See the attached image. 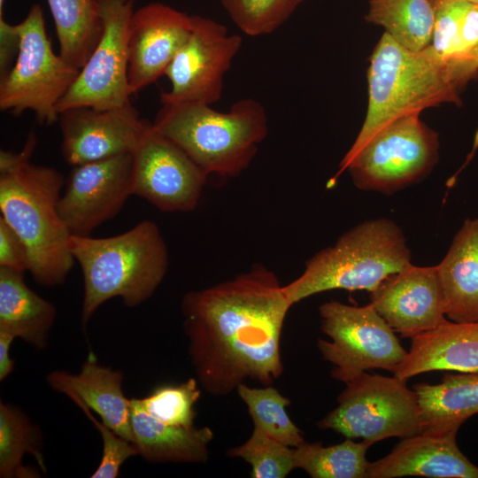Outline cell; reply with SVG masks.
I'll return each instance as SVG.
<instances>
[{
  "instance_id": "6da1fadb",
  "label": "cell",
  "mask_w": 478,
  "mask_h": 478,
  "mask_svg": "<svg viewBox=\"0 0 478 478\" xmlns=\"http://www.w3.org/2000/svg\"><path fill=\"white\" fill-rule=\"evenodd\" d=\"M291 306L277 275L259 263L188 292L181 303L183 330L203 389L226 397L248 379L267 386L281 376V337Z\"/></svg>"
},
{
  "instance_id": "7a4b0ae2",
  "label": "cell",
  "mask_w": 478,
  "mask_h": 478,
  "mask_svg": "<svg viewBox=\"0 0 478 478\" xmlns=\"http://www.w3.org/2000/svg\"><path fill=\"white\" fill-rule=\"evenodd\" d=\"M36 143L30 132L19 151H0V211L27 249L34 280L57 286L65 282L75 262L72 235L58 211L66 181L55 168L30 161Z\"/></svg>"
},
{
  "instance_id": "3957f363",
  "label": "cell",
  "mask_w": 478,
  "mask_h": 478,
  "mask_svg": "<svg viewBox=\"0 0 478 478\" xmlns=\"http://www.w3.org/2000/svg\"><path fill=\"white\" fill-rule=\"evenodd\" d=\"M477 75L470 62L443 60L431 45L410 50L383 33L369 59L366 118L350 150L395 120L442 104L459 105L463 89Z\"/></svg>"
},
{
  "instance_id": "277c9868",
  "label": "cell",
  "mask_w": 478,
  "mask_h": 478,
  "mask_svg": "<svg viewBox=\"0 0 478 478\" xmlns=\"http://www.w3.org/2000/svg\"><path fill=\"white\" fill-rule=\"evenodd\" d=\"M71 251L81 267L83 326L106 301L120 297L128 307L149 299L165 278L169 253L158 225L143 220L109 237L72 235Z\"/></svg>"
},
{
  "instance_id": "5b68a950",
  "label": "cell",
  "mask_w": 478,
  "mask_h": 478,
  "mask_svg": "<svg viewBox=\"0 0 478 478\" xmlns=\"http://www.w3.org/2000/svg\"><path fill=\"white\" fill-rule=\"evenodd\" d=\"M152 124L207 176L240 175L268 133L266 112L253 98L235 102L226 112L204 104H161Z\"/></svg>"
},
{
  "instance_id": "8992f818",
  "label": "cell",
  "mask_w": 478,
  "mask_h": 478,
  "mask_svg": "<svg viewBox=\"0 0 478 478\" xmlns=\"http://www.w3.org/2000/svg\"><path fill=\"white\" fill-rule=\"evenodd\" d=\"M410 263L411 251L402 229L387 218L369 220L314 254L303 273L284 285V291L291 305L334 289L372 292Z\"/></svg>"
},
{
  "instance_id": "52a82bcc",
  "label": "cell",
  "mask_w": 478,
  "mask_h": 478,
  "mask_svg": "<svg viewBox=\"0 0 478 478\" xmlns=\"http://www.w3.org/2000/svg\"><path fill=\"white\" fill-rule=\"evenodd\" d=\"M419 115L395 120L349 150L339 173L348 171L358 189L385 195L422 181L438 162L439 136Z\"/></svg>"
},
{
  "instance_id": "ba28073f",
  "label": "cell",
  "mask_w": 478,
  "mask_h": 478,
  "mask_svg": "<svg viewBox=\"0 0 478 478\" xmlns=\"http://www.w3.org/2000/svg\"><path fill=\"white\" fill-rule=\"evenodd\" d=\"M16 27L19 48L13 66L0 78V109L15 116L31 111L39 123L51 125L80 69L52 50L39 4Z\"/></svg>"
},
{
  "instance_id": "9c48e42d",
  "label": "cell",
  "mask_w": 478,
  "mask_h": 478,
  "mask_svg": "<svg viewBox=\"0 0 478 478\" xmlns=\"http://www.w3.org/2000/svg\"><path fill=\"white\" fill-rule=\"evenodd\" d=\"M337 406L318 422L345 438H361L374 444L405 438L422 430L416 391L397 376L362 372L345 382Z\"/></svg>"
},
{
  "instance_id": "30bf717a",
  "label": "cell",
  "mask_w": 478,
  "mask_h": 478,
  "mask_svg": "<svg viewBox=\"0 0 478 478\" xmlns=\"http://www.w3.org/2000/svg\"><path fill=\"white\" fill-rule=\"evenodd\" d=\"M319 312L321 331L330 341L319 339L317 347L334 366L335 380L345 383L371 369L394 373L405 360L407 351L395 331L370 304L355 306L331 300Z\"/></svg>"
},
{
  "instance_id": "8fae6325",
  "label": "cell",
  "mask_w": 478,
  "mask_h": 478,
  "mask_svg": "<svg viewBox=\"0 0 478 478\" xmlns=\"http://www.w3.org/2000/svg\"><path fill=\"white\" fill-rule=\"evenodd\" d=\"M102 35L58 106L98 110L132 106L128 82L127 30L134 0H102Z\"/></svg>"
},
{
  "instance_id": "7c38bea8",
  "label": "cell",
  "mask_w": 478,
  "mask_h": 478,
  "mask_svg": "<svg viewBox=\"0 0 478 478\" xmlns=\"http://www.w3.org/2000/svg\"><path fill=\"white\" fill-rule=\"evenodd\" d=\"M242 37L222 24L192 16L191 32L165 72L171 88L161 104L196 103L212 105L222 95L224 76L242 47Z\"/></svg>"
},
{
  "instance_id": "4fadbf2b",
  "label": "cell",
  "mask_w": 478,
  "mask_h": 478,
  "mask_svg": "<svg viewBox=\"0 0 478 478\" xmlns=\"http://www.w3.org/2000/svg\"><path fill=\"white\" fill-rule=\"evenodd\" d=\"M132 157V196L166 212H188L197 208L208 176L152 123Z\"/></svg>"
},
{
  "instance_id": "5bb4252c",
  "label": "cell",
  "mask_w": 478,
  "mask_h": 478,
  "mask_svg": "<svg viewBox=\"0 0 478 478\" xmlns=\"http://www.w3.org/2000/svg\"><path fill=\"white\" fill-rule=\"evenodd\" d=\"M132 153L73 166L58 203L72 235L87 236L114 218L131 197Z\"/></svg>"
},
{
  "instance_id": "9a60e30c",
  "label": "cell",
  "mask_w": 478,
  "mask_h": 478,
  "mask_svg": "<svg viewBox=\"0 0 478 478\" xmlns=\"http://www.w3.org/2000/svg\"><path fill=\"white\" fill-rule=\"evenodd\" d=\"M61 151L73 166L132 153L149 121L132 105L98 110L75 107L59 113Z\"/></svg>"
},
{
  "instance_id": "2e32d148",
  "label": "cell",
  "mask_w": 478,
  "mask_h": 478,
  "mask_svg": "<svg viewBox=\"0 0 478 478\" xmlns=\"http://www.w3.org/2000/svg\"><path fill=\"white\" fill-rule=\"evenodd\" d=\"M369 304L405 338L412 339L448 320L436 266L410 263L370 292Z\"/></svg>"
},
{
  "instance_id": "e0dca14e",
  "label": "cell",
  "mask_w": 478,
  "mask_h": 478,
  "mask_svg": "<svg viewBox=\"0 0 478 478\" xmlns=\"http://www.w3.org/2000/svg\"><path fill=\"white\" fill-rule=\"evenodd\" d=\"M192 29V16L155 2L134 11L128 24V82L132 95L155 82Z\"/></svg>"
},
{
  "instance_id": "ac0fdd59",
  "label": "cell",
  "mask_w": 478,
  "mask_h": 478,
  "mask_svg": "<svg viewBox=\"0 0 478 478\" xmlns=\"http://www.w3.org/2000/svg\"><path fill=\"white\" fill-rule=\"evenodd\" d=\"M461 425L423 428L402 440L385 457L370 462L366 478L425 476L478 478V466L459 449L456 436Z\"/></svg>"
},
{
  "instance_id": "d6986e66",
  "label": "cell",
  "mask_w": 478,
  "mask_h": 478,
  "mask_svg": "<svg viewBox=\"0 0 478 478\" xmlns=\"http://www.w3.org/2000/svg\"><path fill=\"white\" fill-rule=\"evenodd\" d=\"M123 378L120 371L99 365L90 354L79 373L56 370L46 376V382L74 404L81 403L96 412L104 424L133 443L131 401L124 395Z\"/></svg>"
},
{
  "instance_id": "ffe728a7",
  "label": "cell",
  "mask_w": 478,
  "mask_h": 478,
  "mask_svg": "<svg viewBox=\"0 0 478 478\" xmlns=\"http://www.w3.org/2000/svg\"><path fill=\"white\" fill-rule=\"evenodd\" d=\"M411 340L410 351L395 376L407 381L430 371L478 374V321L447 320Z\"/></svg>"
},
{
  "instance_id": "44dd1931",
  "label": "cell",
  "mask_w": 478,
  "mask_h": 478,
  "mask_svg": "<svg viewBox=\"0 0 478 478\" xmlns=\"http://www.w3.org/2000/svg\"><path fill=\"white\" fill-rule=\"evenodd\" d=\"M436 267L447 319L478 321V217L465 220Z\"/></svg>"
},
{
  "instance_id": "7402d4cb",
  "label": "cell",
  "mask_w": 478,
  "mask_h": 478,
  "mask_svg": "<svg viewBox=\"0 0 478 478\" xmlns=\"http://www.w3.org/2000/svg\"><path fill=\"white\" fill-rule=\"evenodd\" d=\"M131 401L133 443L139 455L154 463H204L213 431L209 427L184 428L163 423L150 415L138 398Z\"/></svg>"
},
{
  "instance_id": "603a6c76",
  "label": "cell",
  "mask_w": 478,
  "mask_h": 478,
  "mask_svg": "<svg viewBox=\"0 0 478 478\" xmlns=\"http://www.w3.org/2000/svg\"><path fill=\"white\" fill-rule=\"evenodd\" d=\"M56 315L55 305L27 285L24 273L0 267V331L42 350Z\"/></svg>"
},
{
  "instance_id": "cb8c5ba5",
  "label": "cell",
  "mask_w": 478,
  "mask_h": 478,
  "mask_svg": "<svg viewBox=\"0 0 478 478\" xmlns=\"http://www.w3.org/2000/svg\"><path fill=\"white\" fill-rule=\"evenodd\" d=\"M421 428L459 424L478 413V374H445L437 384L416 383Z\"/></svg>"
},
{
  "instance_id": "d4e9b609",
  "label": "cell",
  "mask_w": 478,
  "mask_h": 478,
  "mask_svg": "<svg viewBox=\"0 0 478 478\" xmlns=\"http://www.w3.org/2000/svg\"><path fill=\"white\" fill-rule=\"evenodd\" d=\"M56 27L59 54L81 69L102 33L97 0H47Z\"/></svg>"
},
{
  "instance_id": "484cf974",
  "label": "cell",
  "mask_w": 478,
  "mask_h": 478,
  "mask_svg": "<svg viewBox=\"0 0 478 478\" xmlns=\"http://www.w3.org/2000/svg\"><path fill=\"white\" fill-rule=\"evenodd\" d=\"M365 18L410 50L420 51L431 44L435 8L430 0H369Z\"/></svg>"
},
{
  "instance_id": "4316f807",
  "label": "cell",
  "mask_w": 478,
  "mask_h": 478,
  "mask_svg": "<svg viewBox=\"0 0 478 478\" xmlns=\"http://www.w3.org/2000/svg\"><path fill=\"white\" fill-rule=\"evenodd\" d=\"M39 428L17 406L0 402V477L36 478L37 471L23 464L26 454L33 456L45 474Z\"/></svg>"
},
{
  "instance_id": "83f0119b",
  "label": "cell",
  "mask_w": 478,
  "mask_h": 478,
  "mask_svg": "<svg viewBox=\"0 0 478 478\" xmlns=\"http://www.w3.org/2000/svg\"><path fill=\"white\" fill-rule=\"evenodd\" d=\"M371 445L351 438L330 446L304 442L293 448L295 468L312 478H366L370 462L366 455Z\"/></svg>"
},
{
  "instance_id": "f1b7e54d",
  "label": "cell",
  "mask_w": 478,
  "mask_h": 478,
  "mask_svg": "<svg viewBox=\"0 0 478 478\" xmlns=\"http://www.w3.org/2000/svg\"><path fill=\"white\" fill-rule=\"evenodd\" d=\"M235 391L247 406L253 428L291 448L305 442L302 431L286 412L290 400L277 389L271 385L254 388L242 383Z\"/></svg>"
},
{
  "instance_id": "f546056e",
  "label": "cell",
  "mask_w": 478,
  "mask_h": 478,
  "mask_svg": "<svg viewBox=\"0 0 478 478\" xmlns=\"http://www.w3.org/2000/svg\"><path fill=\"white\" fill-rule=\"evenodd\" d=\"M200 396L198 381L189 378L180 384L159 386L138 401L150 415L163 423L192 428L197 416L195 405Z\"/></svg>"
},
{
  "instance_id": "4dcf8cb0",
  "label": "cell",
  "mask_w": 478,
  "mask_h": 478,
  "mask_svg": "<svg viewBox=\"0 0 478 478\" xmlns=\"http://www.w3.org/2000/svg\"><path fill=\"white\" fill-rule=\"evenodd\" d=\"M227 455L249 463L252 478H284L295 469L293 448L257 428L243 443L229 448Z\"/></svg>"
},
{
  "instance_id": "1f68e13d",
  "label": "cell",
  "mask_w": 478,
  "mask_h": 478,
  "mask_svg": "<svg viewBox=\"0 0 478 478\" xmlns=\"http://www.w3.org/2000/svg\"><path fill=\"white\" fill-rule=\"evenodd\" d=\"M305 0H220L234 24L245 35L271 34L282 26Z\"/></svg>"
},
{
  "instance_id": "d6a6232c",
  "label": "cell",
  "mask_w": 478,
  "mask_h": 478,
  "mask_svg": "<svg viewBox=\"0 0 478 478\" xmlns=\"http://www.w3.org/2000/svg\"><path fill=\"white\" fill-rule=\"evenodd\" d=\"M468 4L469 3L465 1H453L435 9L430 45L443 60L466 61L474 64L464 56L460 35L463 16Z\"/></svg>"
},
{
  "instance_id": "836d02e7",
  "label": "cell",
  "mask_w": 478,
  "mask_h": 478,
  "mask_svg": "<svg viewBox=\"0 0 478 478\" xmlns=\"http://www.w3.org/2000/svg\"><path fill=\"white\" fill-rule=\"evenodd\" d=\"M81 410L99 431L102 442V458L96 470L90 475L91 478H116L119 476L122 464L130 457L139 455L137 446L125 438L120 436L109 427L99 421L92 414L91 410L81 403H77Z\"/></svg>"
},
{
  "instance_id": "e575fe53",
  "label": "cell",
  "mask_w": 478,
  "mask_h": 478,
  "mask_svg": "<svg viewBox=\"0 0 478 478\" xmlns=\"http://www.w3.org/2000/svg\"><path fill=\"white\" fill-rule=\"evenodd\" d=\"M29 255L19 235L0 217V267L25 273L29 270Z\"/></svg>"
},
{
  "instance_id": "d590c367",
  "label": "cell",
  "mask_w": 478,
  "mask_h": 478,
  "mask_svg": "<svg viewBox=\"0 0 478 478\" xmlns=\"http://www.w3.org/2000/svg\"><path fill=\"white\" fill-rule=\"evenodd\" d=\"M460 35L465 58L478 67V4L469 3L463 16Z\"/></svg>"
},
{
  "instance_id": "8d00e7d4",
  "label": "cell",
  "mask_w": 478,
  "mask_h": 478,
  "mask_svg": "<svg viewBox=\"0 0 478 478\" xmlns=\"http://www.w3.org/2000/svg\"><path fill=\"white\" fill-rule=\"evenodd\" d=\"M19 48V35L16 25L9 24L0 17V78L11 69Z\"/></svg>"
},
{
  "instance_id": "74e56055",
  "label": "cell",
  "mask_w": 478,
  "mask_h": 478,
  "mask_svg": "<svg viewBox=\"0 0 478 478\" xmlns=\"http://www.w3.org/2000/svg\"><path fill=\"white\" fill-rule=\"evenodd\" d=\"M16 337L0 331V381H4L13 371L14 360L11 358L10 351Z\"/></svg>"
},
{
  "instance_id": "f35d334b",
  "label": "cell",
  "mask_w": 478,
  "mask_h": 478,
  "mask_svg": "<svg viewBox=\"0 0 478 478\" xmlns=\"http://www.w3.org/2000/svg\"><path fill=\"white\" fill-rule=\"evenodd\" d=\"M453 1H465L471 4H478V0H430L435 9L439 5Z\"/></svg>"
},
{
  "instance_id": "ab89813d",
  "label": "cell",
  "mask_w": 478,
  "mask_h": 478,
  "mask_svg": "<svg viewBox=\"0 0 478 478\" xmlns=\"http://www.w3.org/2000/svg\"><path fill=\"white\" fill-rule=\"evenodd\" d=\"M5 0H0V17H3V7Z\"/></svg>"
},
{
  "instance_id": "60d3db41",
  "label": "cell",
  "mask_w": 478,
  "mask_h": 478,
  "mask_svg": "<svg viewBox=\"0 0 478 478\" xmlns=\"http://www.w3.org/2000/svg\"><path fill=\"white\" fill-rule=\"evenodd\" d=\"M476 64H477V66H478V57H477V58H476Z\"/></svg>"
},
{
  "instance_id": "b9f144b4",
  "label": "cell",
  "mask_w": 478,
  "mask_h": 478,
  "mask_svg": "<svg viewBox=\"0 0 478 478\" xmlns=\"http://www.w3.org/2000/svg\"><path fill=\"white\" fill-rule=\"evenodd\" d=\"M97 1L99 2V1H102V0H97Z\"/></svg>"
}]
</instances>
